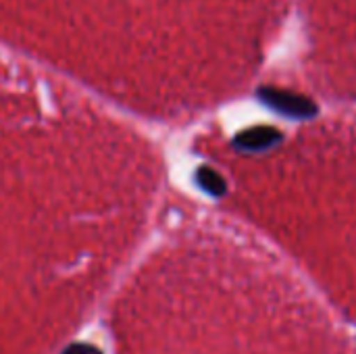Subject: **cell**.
<instances>
[{"label":"cell","instance_id":"1","mask_svg":"<svg viewBox=\"0 0 356 354\" xmlns=\"http://www.w3.org/2000/svg\"><path fill=\"white\" fill-rule=\"evenodd\" d=\"M259 98L261 102H265L269 108L277 111L280 115L292 117V119H311L319 113L315 100L300 96L296 92H288V90H280L273 86H265L259 90Z\"/></svg>","mask_w":356,"mask_h":354},{"label":"cell","instance_id":"2","mask_svg":"<svg viewBox=\"0 0 356 354\" xmlns=\"http://www.w3.org/2000/svg\"><path fill=\"white\" fill-rule=\"evenodd\" d=\"M282 131L271 125H257L250 129H244L236 136L234 146L242 152H265L269 148H275L282 142Z\"/></svg>","mask_w":356,"mask_h":354},{"label":"cell","instance_id":"3","mask_svg":"<svg viewBox=\"0 0 356 354\" xmlns=\"http://www.w3.org/2000/svg\"><path fill=\"white\" fill-rule=\"evenodd\" d=\"M196 182H198V186H200L204 192H209L211 196H223L225 190H227L225 179H223L215 169H211V167H200V169L196 171Z\"/></svg>","mask_w":356,"mask_h":354},{"label":"cell","instance_id":"4","mask_svg":"<svg viewBox=\"0 0 356 354\" xmlns=\"http://www.w3.org/2000/svg\"><path fill=\"white\" fill-rule=\"evenodd\" d=\"M63 354H102L96 346L92 344H71L69 348H65Z\"/></svg>","mask_w":356,"mask_h":354}]
</instances>
